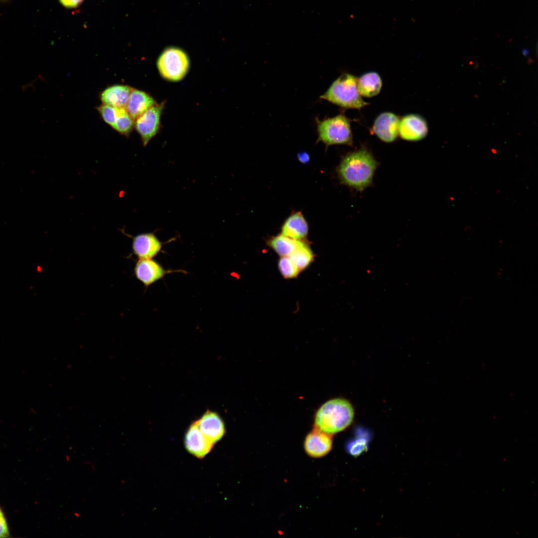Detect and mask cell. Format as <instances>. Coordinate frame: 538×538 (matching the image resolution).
<instances>
[{"instance_id":"cell-7","label":"cell","mask_w":538,"mask_h":538,"mask_svg":"<svg viewBox=\"0 0 538 538\" xmlns=\"http://www.w3.org/2000/svg\"><path fill=\"white\" fill-rule=\"evenodd\" d=\"M184 443L187 451L199 459L207 455L214 445L202 433L195 421L188 427Z\"/></svg>"},{"instance_id":"cell-20","label":"cell","mask_w":538,"mask_h":538,"mask_svg":"<svg viewBox=\"0 0 538 538\" xmlns=\"http://www.w3.org/2000/svg\"><path fill=\"white\" fill-rule=\"evenodd\" d=\"M134 126V120L125 109H121L113 129L121 134L128 136Z\"/></svg>"},{"instance_id":"cell-23","label":"cell","mask_w":538,"mask_h":538,"mask_svg":"<svg viewBox=\"0 0 538 538\" xmlns=\"http://www.w3.org/2000/svg\"><path fill=\"white\" fill-rule=\"evenodd\" d=\"M368 446L367 437L360 434L351 441L347 445V449L349 453L354 455H359L364 451L367 450Z\"/></svg>"},{"instance_id":"cell-11","label":"cell","mask_w":538,"mask_h":538,"mask_svg":"<svg viewBox=\"0 0 538 538\" xmlns=\"http://www.w3.org/2000/svg\"><path fill=\"white\" fill-rule=\"evenodd\" d=\"M133 253L139 259H150L160 251L162 243L153 233H144L132 237Z\"/></svg>"},{"instance_id":"cell-5","label":"cell","mask_w":538,"mask_h":538,"mask_svg":"<svg viewBox=\"0 0 538 538\" xmlns=\"http://www.w3.org/2000/svg\"><path fill=\"white\" fill-rule=\"evenodd\" d=\"M159 73L162 78L172 82L183 79L190 67L189 58L182 49L170 46L165 48L156 62Z\"/></svg>"},{"instance_id":"cell-3","label":"cell","mask_w":538,"mask_h":538,"mask_svg":"<svg viewBox=\"0 0 538 538\" xmlns=\"http://www.w3.org/2000/svg\"><path fill=\"white\" fill-rule=\"evenodd\" d=\"M320 98L347 109H360L369 104L359 92L357 79L349 73L337 78Z\"/></svg>"},{"instance_id":"cell-26","label":"cell","mask_w":538,"mask_h":538,"mask_svg":"<svg viewBox=\"0 0 538 538\" xmlns=\"http://www.w3.org/2000/svg\"><path fill=\"white\" fill-rule=\"evenodd\" d=\"M298 159L302 163H307L309 160V155L305 152L298 153Z\"/></svg>"},{"instance_id":"cell-13","label":"cell","mask_w":538,"mask_h":538,"mask_svg":"<svg viewBox=\"0 0 538 538\" xmlns=\"http://www.w3.org/2000/svg\"><path fill=\"white\" fill-rule=\"evenodd\" d=\"M134 272L136 278L145 286H149L162 278L167 272L156 261L150 259H139Z\"/></svg>"},{"instance_id":"cell-16","label":"cell","mask_w":538,"mask_h":538,"mask_svg":"<svg viewBox=\"0 0 538 538\" xmlns=\"http://www.w3.org/2000/svg\"><path fill=\"white\" fill-rule=\"evenodd\" d=\"M308 231V224L300 212L294 213L289 216L281 228V234L297 240H302L305 238Z\"/></svg>"},{"instance_id":"cell-25","label":"cell","mask_w":538,"mask_h":538,"mask_svg":"<svg viewBox=\"0 0 538 538\" xmlns=\"http://www.w3.org/2000/svg\"><path fill=\"white\" fill-rule=\"evenodd\" d=\"M65 7L68 8H76L82 3L83 0H58Z\"/></svg>"},{"instance_id":"cell-18","label":"cell","mask_w":538,"mask_h":538,"mask_svg":"<svg viewBox=\"0 0 538 538\" xmlns=\"http://www.w3.org/2000/svg\"><path fill=\"white\" fill-rule=\"evenodd\" d=\"M301 241L291 239L281 234L272 237L268 244L278 255L283 257L289 256Z\"/></svg>"},{"instance_id":"cell-17","label":"cell","mask_w":538,"mask_h":538,"mask_svg":"<svg viewBox=\"0 0 538 538\" xmlns=\"http://www.w3.org/2000/svg\"><path fill=\"white\" fill-rule=\"evenodd\" d=\"M357 85L361 96L372 97L380 92L382 81L377 73L371 72L363 74L357 79Z\"/></svg>"},{"instance_id":"cell-4","label":"cell","mask_w":538,"mask_h":538,"mask_svg":"<svg viewBox=\"0 0 538 538\" xmlns=\"http://www.w3.org/2000/svg\"><path fill=\"white\" fill-rule=\"evenodd\" d=\"M317 141L328 146L334 144L352 145L353 136L349 119L344 115L316 119Z\"/></svg>"},{"instance_id":"cell-10","label":"cell","mask_w":538,"mask_h":538,"mask_svg":"<svg viewBox=\"0 0 538 538\" xmlns=\"http://www.w3.org/2000/svg\"><path fill=\"white\" fill-rule=\"evenodd\" d=\"M195 422L202 433L214 444L220 441L225 433L224 421L215 411L207 410Z\"/></svg>"},{"instance_id":"cell-9","label":"cell","mask_w":538,"mask_h":538,"mask_svg":"<svg viewBox=\"0 0 538 538\" xmlns=\"http://www.w3.org/2000/svg\"><path fill=\"white\" fill-rule=\"evenodd\" d=\"M400 120L395 114L384 112L376 119L371 132L386 142L394 141L399 134Z\"/></svg>"},{"instance_id":"cell-12","label":"cell","mask_w":538,"mask_h":538,"mask_svg":"<svg viewBox=\"0 0 538 538\" xmlns=\"http://www.w3.org/2000/svg\"><path fill=\"white\" fill-rule=\"evenodd\" d=\"M332 445L331 435L316 428L307 435L304 442L306 453L313 458L326 455L331 450Z\"/></svg>"},{"instance_id":"cell-1","label":"cell","mask_w":538,"mask_h":538,"mask_svg":"<svg viewBox=\"0 0 538 538\" xmlns=\"http://www.w3.org/2000/svg\"><path fill=\"white\" fill-rule=\"evenodd\" d=\"M378 165L373 154L362 148L345 155L337 171L342 184L362 191L372 184Z\"/></svg>"},{"instance_id":"cell-6","label":"cell","mask_w":538,"mask_h":538,"mask_svg":"<svg viewBox=\"0 0 538 538\" xmlns=\"http://www.w3.org/2000/svg\"><path fill=\"white\" fill-rule=\"evenodd\" d=\"M164 103L156 104L147 109L134 121V127L145 146L157 134Z\"/></svg>"},{"instance_id":"cell-19","label":"cell","mask_w":538,"mask_h":538,"mask_svg":"<svg viewBox=\"0 0 538 538\" xmlns=\"http://www.w3.org/2000/svg\"><path fill=\"white\" fill-rule=\"evenodd\" d=\"M288 257L300 271L308 267L314 260L311 249L303 241Z\"/></svg>"},{"instance_id":"cell-27","label":"cell","mask_w":538,"mask_h":538,"mask_svg":"<svg viewBox=\"0 0 538 538\" xmlns=\"http://www.w3.org/2000/svg\"><path fill=\"white\" fill-rule=\"evenodd\" d=\"M6 0H0V1H6Z\"/></svg>"},{"instance_id":"cell-24","label":"cell","mask_w":538,"mask_h":538,"mask_svg":"<svg viewBox=\"0 0 538 538\" xmlns=\"http://www.w3.org/2000/svg\"><path fill=\"white\" fill-rule=\"evenodd\" d=\"M9 537L8 525L4 514L0 507V538Z\"/></svg>"},{"instance_id":"cell-14","label":"cell","mask_w":538,"mask_h":538,"mask_svg":"<svg viewBox=\"0 0 538 538\" xmlns=\"http://www.w3.org/2000/svg\"><path fill=\"white\" fill-rule=\"evenodd\" d=\"M156 104L153 98L146 92L133 88L125 109L135 121Z\"/></svg>"},{"instance_id":"cell-2","label":"cell","mask_w":538,"mask_h":538,"mask_svg":"<svg viewBox=\"0 0 538 538\" xmlns=\"http://www.w3.org/2000/svg\"><path fill=\"white\" fill-rule=\"evenodd\" d=\"M354 410L347 400L337 398L322 404L315 413L314 426L330 435L345 429L353 421Z\"/></svg>"},{"instance_id":"cell-22","label":"cell","mask_w":538,"mask_h":538,"mask_svg":"<svg viewBox=\"0 0 538 538\" xmlns=\"http://www.w3.org/2000/svg\"><path fill=\"white\" fill-rule=\"evenodd\" d=\"M109 105L102 104L97 109L103 120L113 128L120 109Z\"/></svg>"},{"instance_id":"cell-8","label":"cell","mask_w":538,"mask_h":538,"mask_svg":"<svg viewBox=\"0 0 538 538\" xmlns=\"http://www.w3.org/2000/svg\"><path fill=\"white\" fill-rule=\"evenodd\" d=\"M428 133L426 121L420 116L409 114L400 121L399 134L401 137L409 141H417L424 138Z\"/></svg>"},{"instance_id":"cell-21","label":"cell","mask_w":538,"mask_h":538,"mask_svg":"<svg viewBox=\"0 0 538 538\" xmlns=\"http://www.w3.org/2000/svg\"><path fill=\"white\" fill-rule=\"evenodd\" d=\"M279 270L284 278L296 277L300 271L288 256L281 257L278 263Z\"/></svg>"},{"instance_id":"cell-15","label":"cell","mask_w":538,"mask_h":538,"mask_svg":"<svg viewBox=\"0 0 538 538\" xmlns=\"http://www.w3.org/2000/svg\"><path fill=\"white\" fill-rule=\"evenodd\" d=\"M132 89L127 85H114L102 91L100 99L103 104L126 109Z\"/></svg>"}]
</instances>
